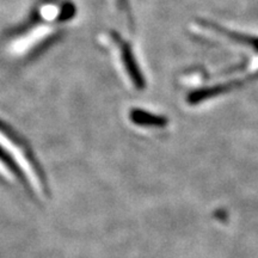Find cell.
I'll return each instance as SVG.
<instances>
[{"mask_svg": "<svg viewBox=\"0 0 258 258\" xmlns=\"http://www.w3.org/2000/svg\"><path fill=\"white\" fill-rule=\"evenodd\" d=\"M258 79V72L252 74V76L249 77V78H245L241 80H234V82L231 83H225V84H220V85H215L211 89H202L199 90V91H195L192 93H190L188 97V102L192 103V104H196V103L205 101L207 98H212V97L219 95V93L222 92H227L231 91V90L239 88L240 85H244L245 83L247 82H252V80Z\"/></svg>", "mask_w": 258, "mask_h": 258, "instance_id": "obj_2", "label": "cell"}, {"mask_svg": "<svg viewBox=\"0 0 258 258\" xmlns=\"http://www.w3.org/2000/svg\"><path fill=\"white\" fill-rule=\"evenodd\" d=\"M51 31V28H47V27H41L38 28V30H35L31 32V38L30 40H22L21 43L16 44V49H18L19 47H22L21 49H25V48L29 47V44L34 43V42H36L37 40H40L41 37H44L47 36V35H49Z\"/></svg>", "mask_w": 258, "mask_h": 258, "instance_id": "obj_6", "label": "cell"}, {"mask_svg": "<svg viewBox=\"0 0 258 258\" xmlns=\"http://www.w3.org/2000/svg\"><path fill=\"white\" fill-rule=\"evenodd\" d=\"M132 120L137 122L139 124H147V125H158V127H161V125L166 124V118L160 117V116H154L148 114L146 111L143 110H134L132 111L131 114Z\"/></svg>", "mask_w": 258, "mask_h": 258, "instance_id": "obj_5", "label": "cell"}, {"mask_svg": "<svg viewBox=\"0 0 258 258\" xmlns=\"http://www.w3.org/2000/svg\"><path fill=\"white\" fill-rule=\"evenodd\" d=\"M202 24L205 27L211 28L212 30L219 32V34L225 35V36L230 37V40L238 42L240 44H245V46H249L252 48V49L258 51V37L254 36H250V35H245V34H240V32H235V31H231L227 30V29L220 27V25L213 23V22H207V21H202Z\"/></svg>", "mask_w": 258, "mask_h": 258, "instance_id": "obj_3", "label": "cell"}, {"mask_svg": "<svg viewBox=\"0 0 258 258\" xmlns=\"http://www.w3.org/2000/svg\"><path fill=\"white\" fill-rule=\"evenodd\" d=\"M57 14H59V9H56L55 6H44L42 9V16H43L46 19H53L55 18Z\"/></svg>", "mask_w": 258, "mask_h": 258, "instance_id": "obj_7", "label": "cell"}, {"mask_svg": "<svg viewBox=\"0 0 258 258\" xmlns=\"http://www.w3.org/2000/svg\"><path fill=\"white\" fill-rule=\"evenodd\" d=\"M0 145H2L3 147L5 148V150H8L10 153L14 156V158L16 160L18 161V164H21L22 169L24 170V172L27 173L29 178L31 179V183L32 185L36 186L37 189L41 188V182H40V178H38L36 172H35L34 167L31 166L30 161L28 160V158L25 157V154L23 151L19 148L17 145H16L14 141L11 140V139L6 137V135L3 133V132H0Z\"/></svg>", "mask_w": 258, "mask_h": 258, "instance_id": "obj_1", "label": "cell"}, {"mask_svg": "<svg viewBox=\"0 0 258 258\" xmlns=\"http://www.w3.org/2000/svg\"><path fill=\"white\" fill-rule=\"evenodd\" d=\"M123 61L125 63V67H127V71L131 76V78L133 79L135 85H137L138 89H143L145 85L144 78L141 77L140 71L138 70L137 63H135L134 57L132 55V51L129 49L128 46H123Z\"/></svg>", "mask_w": 258, "mask_h": 258, "instance_id": "obj_4", "label": "cell"}]
</instances>
